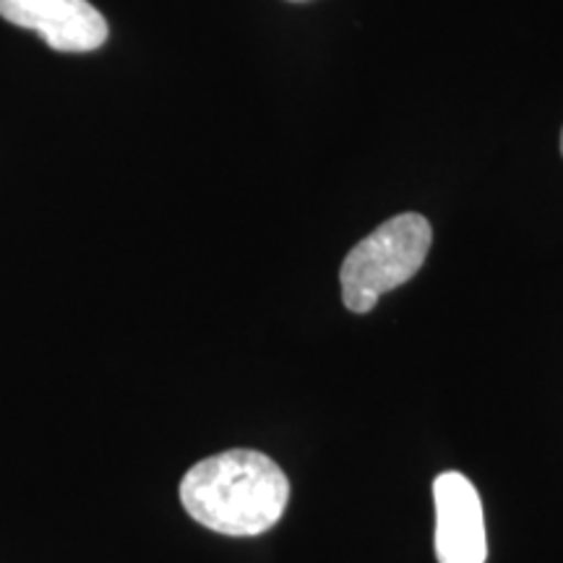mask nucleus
<instances>
[{"label": "nucleus", "instance_id": "1", "mask_svg": "<svg viewBox=\"0 0 563 563\" xmlns=\"http://www.w3.org/2000/svg\"><path fill=\"white\" fill-rule=\"evenodd\" d=\"M290 501V481L266 454L232 449L207 456L180 481V504L194 522L230 538L272 530Z\"/></svg>", "mask_w": 563, "mask_h": 563}, {"label": "nucleus", "instance_id": "2", "mask_svg": "<svg viewBox=\"0 0 563 563\" xmlns=\"http://www.w3.org/2000/svg\"><path fill=\"white\" fill-rule=\"evenodd\" d=\"M431 243V222L415 211L378 224L344 258L340 272L344 306L352 313L373 311L382 295L410 282L422 269Z\"/></svg>", "mask_w": 563, "mask_h": 563}, {"label": "nucleus", "instance_id": "5", "mask_svg": "<svg viewBox=\"0 0 563 563\" xmlns=\"http://www.w3.org/2000/svg\"><path fill=\"white\" fill-rule=\"evenodd\" d=\"M561 154H563V133H561Z\"/></svg>", "mask_w": 563, "mask_h": 563}, {"label": "nucleus", "instance_id": "3", "mask_svg": "<svg viewBox=\"0 0 563 563\" xmlns=\"http://www.w3.org/2000/svg\"><path fill=\"white\" fill-rule=\"evenodd\" d=\"M0 19L42 34L58 53H91L108 42V21L89 0H0Z\"/></svg>", "mask_w": 563, "mask_h": 563}, {"label": "nucleus", "instance_id": "4", "mask_svg": "<svg viewBox=\"0 0 563 563\" xmlns=\"http://www.w3.org/2000/svg\"><path fill=\"white\" fill-rule=\"evenodd\" d=\"M433 504L439 563H485L488 540L475 485L460 473H443L433 483Z\"/></svg>", "mask_w": 563, "mask_h": 563}]
</instances>
